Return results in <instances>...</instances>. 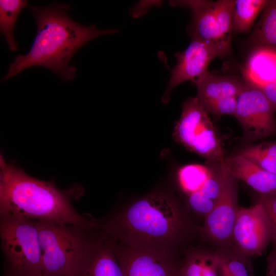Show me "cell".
<instances>
[{
  "mask_svg": "<svg viewBox=\"0 0 276 276\" xmlns=\"http://www.w3.org/2000/svg\"><path fill=\"white\" fill-rule=\"evenodd\" d=\"M68 4H54L46 7L30 6L36 22L37 32L29 51L18 55L9 65L6 80L22 71L34 66L49 68L63 81L73 80L77 68L70 65L76 52L91 40L113 34L116 29L100 30L95 25H82L71 19Z\"/></svg>",
  "mask_w": 276,
  "mask_h": 276,
  "instance_id": "obj_1",
  "label": "cell"
},
{
  "mask_svg": "<svg viewBox=\"0 0 276 276\" xmlns=\"http://www.w3.org/2000/svg\"><path fill=\"white\" fill-rule=\"evenodd\" d=\"M0 215L12 214L38 221H54L91 227L98 220L80 214L72 203L73 194L54 183L38 179L0 158Z\"/></svg>",
  "mask_w": 276,
  "mask_h": 276,
  "instance_id": "obj_2",
  "label": "cell"
},
{
  "mask_svg": "<svg viewBox=\"0 0 276 276\" xmlns=\"http://www.w3.org/2000/svg\"><path fill=\"white\" fill-rule=\"evenodd\" d=\"M98 223L107 235L128 246L168 251L188 227V219L178 203L158 194L145 197L125 211Z\"/></svg>",
  "mask_w": 276,
  "mask_h": 276,
  "instance_id": "obj_3",
  "label": "cell"
},
{
  "mask_svg": "<svg viewBox=\"0 0 276 276\" xmlns=\"http://www.w3.org/2000/svg\"><path fill=\"white\" fill-rule=\"evenodd\" d=\"M36 221L42 273L47 276H67L84 254L90 231L95 226L85 227L54 221Z\"/></svg>",
  "mask_w": 276,
  "mask_h": 276,
  "instance_id": "obj_4",
  "label": "cell"
},
{
  "mask_svg": "<svg viewBox=\"0 0 276 276\" xmlns=\"http://www.w3.org/2000/svg\"><path fill=\"white\" fill-rule=\"evenodd\" d=\"M4 275L20 276L42 272V252L37 221L12 215H0Z\"/></svg>",
  "mask_w": 276,
  "mask_h": 276,
  "instance_id": "obj_5",
  "label": "cell"
},
{
  "mask_svg": "<svg viewBox=\"0 0 276 276\" xmlns=\"http://www.w3.org/2000/svg\"><path fill=\"white\" fill-rule=\"evenodd\" d=\"M235 1H172L173 6L190 9L192 22L188 31L192 38L200 40L212 48L219 57L229 51Z\"/></svg>",
  "mask_w": 276,
  "mask_h": 276,
  "instance_id": "obj_6",
  "label": "cell"
},
{
  "mask_svg": "<svg viewBox=\"0 0 276 276\" xmlns=\"http://www.w3.org/2000/svg\"><path fill=\"white\" fill-rule=\"evenodd\" d=\"M173 135L176 142L208 162L225 159L217 130L197 97L189 98L183 102Z\"/></svg>",
  "mask_w": 276,
  "mask_h": 276,
  "instance_id": "obj_7",
  "label": "cell"
},
{
  "mask_svg": "<svg viewBox=\"0 0 276 276\" xmlns=\"http://www.w3.org/2000/svg\"><path fill=\"white\" fill-rule=\"evenodd\" d=\"M275 110L257 87L244 84L237 98L234 116L242 128L244 137L254 142L276 134Z\"/></svg>",
  "mask_w": 276,
  "mask_h": 276,
  "instance_id": "obj_8",
  "label": "cell"
},
{
  "mask_svg": "<svg viewBox=\"0 0 276 276\" xmlns=\"http://www.w3.org/2000/svg\"><path fill=\"white\" fill-rule=\"evenodd\" d=\"M271 241L270 225L262 203L239 207L228 247L251 259L261 255Z\"/></svg>",
  "mask_w": 276,
  "mask_h": 276,
  "instance_id": "obj_9",
  "label": "cell"
},
{
  "mask_svg": "<svg viewBox=\"0 0 276 276\" xmlns=\"http://www.w3.org/2000/svg\"><path fill=\"white\" fill-rule=\"evenodd\" d=\"M238 180L226 170L220 196L203 219L202 236L217 248L229 247L238 206Z\"/></svg>",
  "mask_w": 276,
  "mask_h": 276,
  "instance_id": "obj_10",
  "label": "cell"
},
{
  "mask_svg": "<svg viewBox=\"0 0 276 276\" xmlns=\"http://www.w3.org/2000/svg\"><path fill=\"white\" fill-rule=\"evenodd\" d=\"M111 239L124 276H180L181 262L170 251L125 246Z\"/></svg>",
  "mask_w": 276,
  "mask_h": 276,
  "instance_id": "obj_11",
  "label": "cell"
},
{
  "mask_svg": "<svg viewBox=\"0 0 276 276\" xmlns=\"http://www.w3.org/2000/svg\"><path fill=\"white\" fill-rule=\"evenodd\" d=\"M67 276H124L112 239L98 224L90 230L84 254Z\"/></svg>",
  "mask_w": 276,
  "mask_h": 276,
  "instance_id": "obj_12",
  "label": "cell"
},
{
  "mask_svg": "<svg viewBox=\"0 0 276 276\" xmlns=\"http://www.w3.org/2000/svg\"><path fill=\"white\" fill-rule=\"evenodd\" d=\"M177 63L172 71L167 88L162 101L167 103L172 91L182 82L191 80L194 82L200 76L208 71L210 62L219 57L217 53L204 42L192 38L187 49L175 55Z\"/></svg>",
  "mask_w": 276,
  "mask_h": 276,
  "instance_id": "obj_13",
  "label": "cell"
},
{
  "mask_svg": "<svg viewBox=\"0 0 276 276\" xmlns=\"http://www.w3.org/2000/svg\"><path fill=\"white\" fill-rule=\"evenodd\" d=\"M194 83L198 100L205 110L230 98H237L244 85L235 77L214 75L208 71L197 78Z\"/></svg>",
  "mask_w": 276,
  "mask_h": 276,
  "instance_id": "obj_14",
  "label": "cell"
},
{
  "mask_svg": "<svg viewBox=\"0 0 276 276\" xmlns=\"http://www.w3.org/2000/svg\"><path fill=\"white\" fill-rule=\"evenodd\" d=\"M228 173L241 180L261 195L276 192V175L270 173L239 154L225 159Z\"/></svg>",
  "mask_w": 276,
  "mask_h": 276,
  "instance_id": "obj_15",
  "label": "cell"
},
{
  "mask_svg": "<svg viewBox=\"0 0 276 276\" xmlns=\"http://www.w3.org/2000/svg\"><path fill=\"white\" fill-rule=\"evenodd\" d=\"M210 162L213 173L205 186L199 192L185 199L188 208L203 219L212 210L220 196L226 172L225 160Z\"/></svg>",
  "mask_w": 276,
  "mask_h": 276,
  "instance_id": "obj_16",
  "label": "cell"
},
{
  "mask_svg": "<svg viewBox=\"0 0 276 276\" xmlns=\"http://www.w3.org/2000/svg\"><path fill=\"white\" fill-rule=\"evenodd\" d=\"M242 72L247 83L255 86L276 81V49L258 46L249 55Z\"/></svg>",
  "mask_w": 276,
  "mask_h": 276,
  "instance_id": "obj_17",
  "label": "cell"
},
{
  "mask_svg": "<svg viewBox=\"0 0 276 276\" xmlns=\"http://www.w3.org/2000/svg\"><path fill=\"white\" fill-rule=\"evenodd\" d=\"M180 276H221L218 253L197 250L188 254L181 262Z\"/></svg>",
  "mask_w": 276,
  "mask_h": 276,
  "instance_id": "obj_18",
  "label": "cell"
},
{
  "mask_svg": "<svg viewBox=\"0 0 276 276\" xmlns=\"http://www.w3.org/2000/svg\"><path fill=\"white\" fill-rule=\"evenodd\" d=\"M213 173L211 162L208 165L188 164L180 167L176 174V180L184 199L201 190Z\"/></svg>",
  "mask_w": 276,
  "mask_h": 276,
  "instance_id": "obj_19",
  "label": "cell"
},
{
  "mask_svg": "<svg viewBox=\"0 0 276 276\" xmlns=\"http://www.w3.org/2000/svg\"><path fill=\"white\" fill-rule=\"evenodd\" d=\"M28 6L26 0L0 1V31L12 51L18 49L13 35L16 20L22 10Z\"/></svg>",
  "mask_w": 276,
  "mask_h": 276,
  "instance_id": "obj_20",
  "label": "cell"
},
{
  "mask_svg": "<svg viewBox=\"0 0 276 276\" xmlns=\"http://www.w3.org/2000/svg\"><path fill=\"white\" fill-rule=\"evenodd\" d=\"M269 0L235 1L233 18L235 33H245L252 27L256 18L269 3Z\"/></svg>",
  "mask_w": 276,
  "mask_h": 276,
  "instance_id": "obj_21",
  "label": "cell"
},
{
  "mask_svg": "<svg viewBox=\"0 0 276 276\" xmlns=\"http://www.w3.org/2000/svg\"><path fill=\"white\" fill-rule=\"evenodd\" d=\"M252 39L258 46L276 49V0L270 1L262 11Z\"/></svg>",
  "mask_w": 276,
  "mask_h": 276,
  "instance_id": "obj_22",
  "label": "cell"
},
{
  "mask_svg": "<svg viewBox=\"0 0 276 276\" xmlns=\"http://www.w3.org/2000/svg\"><path fill=\"white\" fill-rule=\"evenodd\" d=\"M216 250L220 258L221 276H254L250 258L231 247Z\"/></svg>",
  "mask_w": 276,
  "mask_h": 276,
  "instance_id": "obj_23",
  "label": "cell"
},
{
  "mask_svg": "<svg viewBox=\"0 0 276 276\" xmlns=\"http://www.w3.org/2000/svg\"><path fill=\"white\" fill-rule=\"evenodd\" d=\"M239 154L264 170L276 175V141L249 146Z\"/></svg>",
  "mask_w": 276,
  "mask_h": 276,
  "instance_id": "obj_24",
  "label": "cell"
},
{
  "mask_svg": "<svg viewBox=\"0 0 276 276\" xmlns=\"http://www.w3.org/2000/svg\"><path fill=\"white\" fill-rule=\"evenodd\" d=\"M260 201L267 214L271 231V242L276 245V192L261 195Z\"/></svg>",
  "mask_w": 276,
  "mask_h": 276,
  "instance_id": "obj_25",
  "label": "cell"
},
{
  "mask_svg": "<svg viewBox=\"0 0 276 276\" xmlns=\"http://www.w3.org/2000/svg\"><path fill=\"white\" fill-rule=\"evenodd\" d=\"M256 87L262 92L276 111V81Z\"/></svg>",
  "mask_w": 276,
  "mask_h": 276,
  "instance_id": "obj_26",
  "label": "cell"
},
{
  "mask_svg": "<svg viewBox=\"0 0 276 276\" xmlns=\"http://www.w3.org/2000/svg\"><path fill=\"white\" fill-rule=\"evenodd\" d=\"M265 276H276V245L267 256Z\"/></svg>",
  "mask_w": 276,
  "mask_h": 276,
  "instance_id": "obj_27",
  "label": "cell"
},
{
  "mask_svg": "<svg viewBox=\"0 0 276 276\" xmlns=\"http://www.w3.org/2000/svg\"><path fill=\"white\" fill-rule=\"evenodd\" d=\"M3 276H11V275H4V274ZM20 276H47V275L44 274L42 273V272H37V273H35L24 275H20Z\"/></svg>",
  "mask_w": 276,
  "mask_h": 276,
  "instance_id": "obj_28",
  "label": "cell"
}]
</instances>
